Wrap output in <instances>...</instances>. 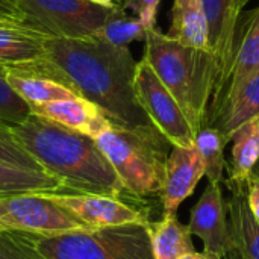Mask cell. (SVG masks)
<instances>
[{"label": "cell", "mask_w": 259, "mask_h": 259, "mask_svg": "<svg viewBox=\"0 0 259 259\" xmlns=\"http://www.w3.org/2000/svg\"><path fill=\"white\" fill-rule=\"evenodd\" d=\"M47 59L64 74L65 87L94 103L114 127L164 138L141 108L135 93L137 61L127 47L99 35L47 38Z\"/></svg>", "instance_id": "1"}, {"label": "cell", "mask_w": 259, "mask_h": 259, "mask_svg": "<svg viewBox=\"0 0 259 259\" xmlns=\"http://www.w3.org/2000/svg\"><path fill=\"white\" fill-rule=\"evenodd\" d=\"M18 144L67 191L120 197L127 193L94 138L30 114L11 127Z\"/></svg>", "instance_id": "2"}, {"label": "cell", "mask_w": 259, "mask_h": 259, "mask_svg": "<svg viewBox=\"0 0 259 259\" xmlns=\"http://www.w3.org/2000/svg\"><path fill=\"white\" fill-rule=\"evenodd\" d=\"M143 59L176 99L194 132L206 126L217 80L212 53L190 47L155 27L147 32Z\"/></svg>", "instance_id": "3"}, {"label": "cell", "mask_w": 259, "mask_h": 259, "mask_svg": "<svg viewBox=\"0 0 259 259\" xmlns=\"http://www.w3.org/2000/svg\"><path fill=\"white\" fill-rule=\"evenodd\" d=\"M149 225L80 228L53 237L35 235L46 259H155Z\"/></svg>", "instance_id": "4"}, {"label": "cell", "mask_w": 259, "mask_h": 259, "mask_svg": "<svg viewBox=\"0 0 259 259\" xmlns=\"http://www.w3.org/2000/svg\"><path fill=\"white\" fill-rule=\"evenodd\" d=\"M96 143L127 193L138 197L161 194L168 158L165 150L171 146L165 138H152L112 126L99 135Z\"/></svg>", "instance_id": "5"}, {"label": "cell", "mask_w": 259, "mask_h": 259, "mask_svg": "<svg viewBox=\"0 0 259 259\" xmlns=\"http://www.w3.org/2000/svg\"><path fill=\"white\" fill-rule=\"evenodd\" d=\"M26 27L49 38H88L100 32L112 9L90 0H17Z\"/></svg>", "instance_id": "6"}, {"label": "cell", "mask_w": 259, "mask_h": 259, "mask_svg": "<svg viewBox=\"0 0 259 259\" xmlns=\"http://www.w3.org/2000/svg\"><path fill=\"white\" fill-rule=\"evenodd\" d=\"M80 228L87 226L59 206L49 193L0 196V231L53 237Z\"/></svg>", "instance_id": "7"}, {"label": "cell", "mask_w": 259, "mask_h": 259, "mask_svg": "<svg viewBox=\"0 0 259 259\" xmlns=\"http://www.w3.org/2000/svg\"><path fill=\"white\" fill-rule=\"evenodd\" d=\"M135 93L141 108L153 126L164 135L171 147L194 146V129L191 127L176 99L161 82L146 59H141L137 64Z\"/></svg>", "instance_id": "8"}, {"label": "cell", "mask_w": 259, "mask_h": 259, "mask_svg": "<svg viewBox=\"0 0 259 259\" xmlns=\"http://www.w3.org/2000/svg\"><path fill=\"white\" fill-rule=\"evenodd\" d=\"M246 3L247 0H202L208 24V50L217 64V80L209 111L229 79L238 42L240 15Z\"/></svg>", "instance_id": "9"}, {"label": "cell", "mask_w": 259, "mask_h": 259, "mask_svg": "<svg viewBox=\"0 0 259 259\" xmlns=\"http://www.w3.org/2000/svg\"><path fill=\"white\" fill-rule=\"evenodd\" d=\"M50 197L87 228H114L124 225H147L143 211L124 203L118 197L85 193H49Z\"/></svg>", "instance_id": "10"}, {"label": "cell", "mask_w": 259, "mask_h": 259, "mask_svg": "<svg viewBox=\"0 0 259 259\" xmlns=\"http://www.w3.org/2000/svg\"><path fill=\"white\" fill-rule=\"evenodd\" d=\"M190 232L202 240L203 252L225 259L231 252L228 202L220 184L208 182L200 199L191 209Z\"/></svg>", "instance_id": "11"}, {"label": "cell", "mask_w": 259, "mask_h": 259, "mask_svg": "<svg viewBox=\"0 0 259 259\" xmlns=\"http://www.w3.org/2000/svg\"><path fill=\"white\" fill-rule=\"evenodd\" d=\"M205 162L196 149L173 146L165 162V175L161 190L164 215L176 214L181 203L188 199L205 176Z\"/></svg>", "instance_id": "12"}, {"label": "cell", "mask_w": 259, "mask_h": 259, "mask_svg": "<svg viewBox=\"0 0 259 259\" xmlns=\"http://www.w3.org/2000/svg\"><path fill=\"white\" fill-rule=\"evenodd\" d=\"M259 74V8L250 12L244 23L240 24L238 30V42L235 49V58L231 68L229 79L219 96L217 102L209 111L208 123L214 117V114L220 109L223 103H226L231 97H234L249 80ZM206 123V126H208Z\"/></svg>", "instance_id": "13"}, {"label": "cell", "mask_w": 259, "mask_h": 259, "mask_svg": "<svg viewBox=\"0 0 259 259\" xmlns=\"http://www.w3.org/2000/svg\"><path fill=\"white\" fill-rule=\"evenodd\" d=\"M30 109L32 114H36L42 118H47L70 131L83 134L94 140L112 127L105 114L94 103L80 96L32 106Z\"/></svg>", "instance_id": "14"}, {"label": "cell", "mask_w": 259, "mask_h": 259, "mask_svg": "<svg viewBox=\"0 0 259 259\" xmlns=\"http://www.w3.org/2000/svg\"><path fill=\"white\" fill-rule=\"evenodd\" d=\"M226 185L231 194L228 200L231 250L241 259H259V220L249 208L246 184L226 181Z\"/></svg>", "instance_id": "15"}, {"label": "cell", "mask_w": 259, "mask_h": 259, "mask_svg": "<svg viewBox=\"0 0 259 259\" xmlns=\"http://www.w3.org/2000/svg\"><path fill=\"white\" fill-rule=\"evenodd\" d=\"M259 115V74L249 80L234 97L220 106L208 126L215 127L231 143L232 135L247 121Z\"/></svg>", "instance_id": "16"}, {"label": "cell", "mask_w": 259, "mask_h": 259, "mask_svg": "<svg viewBox=\"0 0 259 259\" xmlns=\"http://www.w3.org/2000/svg\"><path fill=\"white\" fill-rule=\"evenodd\" d=\"M168 36L200 50H208V24L202 0H175Z\"/></svg>", "instance_id": "17"}, {"label": "cell", "mask_w": 259, "mask_h": 259, "mask_svg": "<svg viewBox=\"0 0 259 259\" xmlns=\"http://www.w3.org/2000/svg\"><path fill=\"white\" fill-rule=\"evenodd\" d=\"M149 229L155 259H181L194 252L193 234L176 214L162 215L159 222L150 223Z\"/></svg>", "instance_id": "18"}, {"label": "cell", "mask_w": 259, "mask_h": 259, "mask_svg": "<svg viewBox=\"0 0 259 259\" xmlns=\"http://www.w3.org/2000/svg\"><path fill=\"white\" fill-rule=\"evenodd\" d=\"M47 38L30 29L0 27V64L6 67L44 59Z\"/></svg>", "instance_id": "19"}, {"label": "cell", "mask_w": 259, "mask_h": 259, "mask_svg": "<svg viewBox=\"0 0 259 259\" xmlns=\"http://www.w3.org/2000/svg\"><path fill=\"white\" fill-rule=\"evenodd\" d=\"M231 161L228 175L231 182L246 184L259 159V115L243 124L231 138Z\"/></svg>", "instance_id": "20"}, {"label": "cell", "mask_w": 259, "mask_h": 259, "mask_svg": "<svg viewBox=\"0 0 259 259\" xmlns=\"http://www.w3.org/2000/svg\"><path fill=\"white\" fill-rule=\"evenodd\" d=\"M64 184L50 173L27 170L0 161V196L21 193H62Z\"/></svg>", "instance_id": "21"}, {"label": "cell", "mask_w": 259, "mask_h": 259, "mask_svg": "<svg viewBox=\"0 0 259 259\" xmlns=\"http://www.w3.org/2000/svg\"><path fill=\"white\" fill-rule=\"evenodd\" d=\"M6 79L11 88L32 108L56 100L73 99L77 94L70 88L46 77H26L6 71Z\"/></svg>", "instance_id": "22"}, {"label": "cell", "mask_w": 259, "mask_h": 259, "mask_svg": "<svg viewBox=\"0 0 259 259\" xmlns=\"http://www.w3.org/2000/svg\"><path fill=\"white\" fill-rule=\"evenodd\" d=\"M226 144L225 137L212 126H203L196 134L194 146L205 162V176L208 178V182L220 185L225 182V170L228 168L225 158Z\"/></svg>", "instance_id": "23"}, {"label": "cell", "mask_w": 259, "mask_h": 259, "mask_svg": "<svg viewBox=\"0 0 259 259\" xmlns=\"http://www.w3.org/2000/svg\"><path fill=\"white\" fill-rule=\"evenodd\" d=\"M147 32L149 30L138 17L126 14L124 9L117 6L111 11L106 23L97 35L114 46L127 47V44L134 41H146Z\"/></svg>", "instance_id": "24"}, {"label": "cell", "mask_w": 259, "mask_h": 259, "mask_svg": "<svg viewBox=\"0 0 259 259\" xmlns=\"http://www.w3.org/2000/svg\"><path fill=\"white\" fill-rule=\"evenodd\" d=\"M30 114V106L8 83L6 68L0 67V121L12 127L23 123Z\"/></svg>", "instance_id": "25"}, {"label": "cell", "mask_w": 259, "mask_h": 259, "mask_svg": "<svg viewBox=\"0 0 259 259\" xmlns=\"http://www.w3.org/2000/svg\"><path fill=\"white\" fill-rule=\"evenodd\" d=\"M0 259H46L35 244V235L0 231Z\"/></svg>", "instance_id": "26"}, {"label": "cell", "mask_w": 259, "mask_h": 259, "mask_svg": "<svg viewBox=\"0 0 259 259\" xmlns=\"http://www.w3.org/2000/svg\"><path fill=\"white\" fill-rule=\"evenodd\" d=\"M0 161L27 168V170H33V171H41V173H47L39 164L38 161H35L15 140L11 127L5 123L0 121Z\"/></svg>", "instance_id": "27"}, {"label": "cell", "mask_w": 259, "mask_h": 259, "mask_svg": "<svg viewBox=\"0 0 259 259\" xmlns=\"http://www.w3.org/2000/svg\"><path fill=\"white\" fill-rule=\"evenodd\" d=\"M161 0H120L118 6L121 9H129L137 17L140 21L144 24L147 30H152L156 27V17H158V9H159Z\"/></svg>", "instance_id": "28"}, {"label": "cell", "mask_w": 259, "mask_h": 259, "mask_svg": "<svg viewBox=\"0 0 259 259\" xmlns=\"http://www.w3.org/2000/svg\"><path fill=\"white\" fill-rule=\"evenodd\" d=\"M0 27L27 29L17 0H0Z\"/></svg>", "instance_id": "29"}, {"label": "cell", "mask_w": 259, "mask_h": 259, "mask_svg": "<svg viewBox=\"0 0 259 259\" xmlns=\"http://www.w3.org/2000/svg\"><path fill=\"white\" fill-rule=\"evenodd\" d=\"M246 191H247V202L252 214L259 220V178L250 175L246 181Z\"/></svg>", "instance_id": "30"}, {"label": "cell", "mask_w": 259, "mask_h": 259, "mask_svg": "<svg viewBox=\"0 0 259 259\" xmlns=\"http://www.w3.org/2000/svg\"><path fill=\"white\" fill-rule=\"evenodd\" d=\"M181 259H222L219 258V256H215V255H211V253H206V252H191V253H188V255H185V256H182Z\"/></svg>", "instance_id": "31"}, {"label": "cell", "mask_w": 259, "mask_h": 259, "mask_svg": "<svg viewBox=\"0 0 259 259\" xmlns=\"http://www.w3.org/2000/svg\"><path fill=\"white\" fill-rule=\"evenodd\" d=\"M90 2H93V3H96L99 6L108 8V9H114V8L118 6V2L120 0H90Z\"/></svg>", "instance_id": "32"}, {"label": "cell", "mask_w": 259, "mask_h": 259, "mask_svg": "<svg viewBox=\"0 0 259 259\" xmlns=\"http://www.w3.org/2000/svg\"><path fill=\"white\" fill-rule=\"evenodd\" d=\"M225 259H241V258H240V255H238V253H237L235 250H231V252H229V253L226 255V258H225Z\"/></svg>", "instance_id": "33"}, {"label": "cell", "mask_w": 259, "mask_h": 259, "mask_svg": "<svg viewBox=\"0 0 259 259\" xmlns=\"http://www.w3.org/2000/svg\"><path fill=\"white\" fill-rule=\"evenodd\" d=\"M252 175H253V176H256V178H259V159H258V162H256V165H255V168H253V171H252Z\"/></svg>", "instance_id": "34"}, {"label": "cell", "mask_w": 259, "mask_h": 259, "mask_svg": "<svg viewBox=\"0 0 259 259\" xmlns=\"http://www.w3.org/2000/svg\"><path fill=\"white\" fill-rule=\"evenodd\" d=\"M0 67H5V65H2V64H0Z\"/></svg>", "instance_id": "35"}]
</instances>
